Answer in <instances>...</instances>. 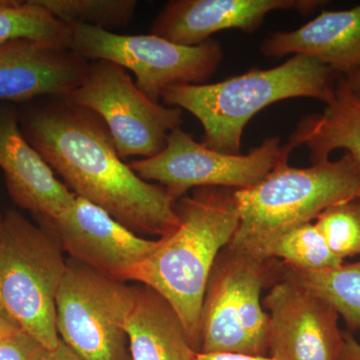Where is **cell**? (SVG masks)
Listing matches in <instances>:
<instances>
[{"instance_id":"obj_16","label":"cell","mask_w":360,"mask_h":360,"mask_svg":"<svg viewBox=\"0 0 360 360\" xmlns=\"http://www.w3.org/2000/svg\"><path fill=\"white\" fill-rule=\"evenodd\" d=\"M260 51L274 58L309 56L347 77L360 68V4L348 11H322L297 30L274 33Z\"/></svg>"},{"instance_id":"obj_20","label":"cell","mask_w":360,"mask_h":360,"mask_svg":"<svg viewBox=\"0 0 360 360\" xmlns=\"http://www.w3.org/2000/svg\"><path fill=\"white\" fill-rule=\"evenodd\" d=\"M290 269L305 288L321 296L338 311L350 331L359 330L360 260L319 271Z\"/></svg>"},{"instance_id":"obj_4","label":"cell","mask_w":360,"mask_h":360,"mask_svg":"<svg viewBox=\"0 0 360 360\" xmlns=\"http://www.w3.org/2000/svg\"><path fill=\"white\" fill-rule=\"evenodd\" d=\"M236 198L239 224L229 246L262 257L284 232L330 206L360 198V165L347 153L307 168L290 167L285 158L255 186L236 191Z\"/></svg>"},{"instance_id":"obj_18","label":"cell","mask_w":360,"mask_h":360,"mask_svg":"<svg viewBox=\"0 0 360 360\" xmlns=\"http://www.w3.org/2000/svg\"><path fill=\"white\" fill-rule=\"evenodd\" d=\"M292 148L304 146L312 163L329 160L343 149L360 165V103L340 75L335 96L321 113L303 116L290 136Z\"/></svg>"},{"instance_id":"obj_5","label":"cell","mask_w":360,"mask_h":360,"mask_svg":"<svg viewBox=\"0 0 360 360\" xmlns=\"http://www.w3.org/2000/svg\"><path fill=\"white\" fill-rule=\"evenodd\" d=\"M68 269L53 231L8 210L0 217V309L21 330L58 347L56 296Z\"/></svg>"},{"instance_id":"obj_1","label":"cell","mask_w":360,"mask_h":360,"mask_svg":"<svg viewBox=\"0 0 360 360\" xmlns=\"http://www.w3.org/2000/svg\"><path fill=\"white\" fill-rule=\"evenodd\" d=\"M18 113L25 139L78 198L139 236L162 238L179 226L176 201L122 160L110 130L94 111L54 96L35 99Z\"/></svg>"},{"instance_id":"obj_12","label":"cell","mask_w":360,"mask_h":360,"mask_svg":"<svg viewBox=\"0 0 360 360\" xmlns=\"http://www.w3.org/2000/svg\"><path fill=\"white\" fill-rule=\"evenodd\" d=\"M39 222L53 231L70 259L122 281L160 243V238H142L78 196L58 219Z\"/></svg>"},{"instance_id":"obj_7","label":"cell","mask_w":360,"mask_h":360,"mask_svg":"<svg viewBox=\"0 0 360 360\" xmlns=\"http://www.w3.org/2000/svg\"><path fill=\"white\" fill-rule=\"evenodd\" d=\"M68 25L70 49L86 60L110 61L131 71L136 86L155 103L169 87L205 84L224 59L221 45L212 39L186 46L150 33L120 34L78 23Z\"/></svg>"},{"instance_id":"obj_23","label":"cell","mask_w":360,"mask_h":360,"mask_svg":"<svg viewBox=\"0 0 360 360\" xmlns=\"http://www.w3.org/2000/svg\"><path fill=\"white\" fill-rule=\"evenodd\" d=\"M314 224L343 262L360 255V198L330 206L315 219Z\"/></svg>"},{"instance_id":"obj_6","label":"cell","mask_w":360,"mask_h":360,"mask_svg":"<svg viewBox=\"0 0 360 360\" xmlns=\"http://www.w3.org/2000/svg\"><path fill=\"white\" fill-rule=\"evenodd\" d=\"M286 265L225 246L206 284L200 352L267 356L269 314L262 292L281 281Z\"/></svg>"},{"instance_id":"obj_24","label":"cell","mask_w":360,"mask_h":360,"mask_svg":"<svg viewBox=\"0 0 360 360\" xmlns=\"http://www.w3.org/2000/svg\"><path fill=\"white\" fill-rule=\"evenodd\" d=\"M51 350L23 330L0 342V360H47Z\"/></svg>"},{"instance_id":"obj_25","label":"cell","mask_w":360,"mask_h":360,"mask_svg":"<svg viewBox=\"0 0 360 360\" xmlns=\"http://www.w3.org/2000/svg\"><path fill=\"white\" fill-rule=\"evenodd\" d=\"M195 360H277L274 357L229 354V352H198Z\"/></svg>"},{"instance_id":"obj_21","label":"cell","mask_w":360,"mask_h":360,"mask_svg":"<svg viewBox=\"0 0 360 360\" xmlns=\"http://www.w3.org/2000/svg\"><path fill=\"white\" fill-rule=\"evenodd\" d=\"M262 257L281 260L298 271H319L345 264L336 257L314 224L298 225L269 243Z\"/></svg>"},{"instance_id":"obj_27","label":"cell","mask_w":360,"mask_h":360,"mask_svg":"<svg viewBox=\"0 0 360 360\" xmlns=\"http://www.w3.org/2000/svg\"><path fill=\"white\" fill-rule=\"evenodd\" d=\"M20 330L18 324L0 309V342Z\"/></svg>"},{"instance_id":"obj_3","label":"cell","mask_w":360,"mask_h":360,"mask_svg":"<svg viewBox=\"0 0 360 360\" xmlns=\"http://www.w3.org/2000/svg\"><path fill=\"white\" fill-rule=\"evenodd\" d=\"M340 75L314 58L293 56L276 68H253L215 84L169 87L161 99L198 118L206 148L239 155L243 130L257 112L295 97L328 103Z\"/></svg>"},{"instance_id":"obj_13","label":"cell","mask_w":360,"mask_h":360,"mask_svg":"<svg viewBox=\"0 0 360 360\" xmlns=\"http://www.w3.org/2000/svg\"><path fill=\"white\" fill-rule=\"evenodd\" d=\"M322 4L319 0H170L153 20L150 34L196 46L222 30L257 32L272 11L311 13Z\"/></svg>"},{"instance_id":"obj_10","label":"cell","mask_w":360,"mask_h":360,"mask_svg":"<svg viewBox=\"0 0 360 360\" xmlns=\"http://www.w3.org/2000/svg\"><path fill=\"white\" fill-rule=\"evenodd\" d=\"M65 96L103 120L122 160L158 155L181 123L180 108L151 101L124 68L110 61H90L82 84Z\"/></svg>"},{"instance_id":"obj_19","label":"cell","mask_w":360,"mask_h":360,"mask_svg":"<svg viewBox=\"0 0 360 360\" xmlns=\"http://www.w3.org/2000/svg\"><path fill=\"white\" fill-rule=\"evenodd\" d=\"M18 39L70 47V27L37 0H0V44Z\"/></svg>"},{"instance_id":"obj_15","label":"cell","mask_w":360,"mask_h":360,"mask_svg":"<svg viewBox=\"0 0 360 360\" xmlns=\"http://www.w3.org/2000/svg\"><path fill=\"white\" fill-rule=\"evenodd\" d=\"M0 168L11 200L37 220L56 219L75 203L77 195L25 139L18 108L7 103H0Z\"/></svg>"},{"instance_id":"obj_30","label":"cell","mask_w":360,"mask_h":360,"mask_svg":"<svg viewBox=\"0 0 360 360\" xmlns=\"http://www.w3.org/2000/svg\"><path fill=\"white\" fill-rule=\"evenodd\" d=\"M0 217H1V214H0Z\"/></svg>"},{"instance_id":"obj_22","label":"cell","mask_w":360,"mask_h":360,"mask_svg":"<svg viewBox=\"0 0 360 360\" xmlns=\"http://www.w3.org/2000/svg\"><path fill=\"white\" fill-rule=\"evenodd\" d=\"M40 6L66 25H84L116 32L134 20L135 0H37Z\"/></svg>"},{"instance_id":"obj_17","label":"cell","mask_w":360,"mask_h":360,"mask_svg":"<svg viewBox=\"0 0 360 360\" xmlns=\"http://www.w3.org/2000/svg\"><path fill=\"white\" fill-rule=\"evenodd\" d=\"M125 323L131 360H195L179 315L156 291L136 283Z\"/></svg>"},{"instance_id":"obj_26","label":"cell","mask_w":360,"mask_h":360,"mask_svg":"<svg viewBox=\"0 0 360 360\" xmlns=\"http://www.w3.org/2000/svg\"><path fill=\"white\" fill-rule=\"evenodd\" d=\"M338 360H360V343L350 333H343V345Z\"/></svg>"},{"instance_id":"obj_9","label":"cell","mask_w":360,"mask_h":360,"mask_svg":"<svg viewBox=\"0 0 360 360\" xmlns=\"http://www.w3.org/2000/svg\"><path fill=\"white\" fill-rule=\"evenodd\" d=\"M292 149L288 142L281 144L278 137H269L246 155H227L206 148L179 127L168 134L160 153L131 161L129 167L146 181L165 187L176 201L198 187L240 191L255 186L290 158Z\"/></svg>"},{"instance_id":"obj_2","label":"cell","mask_w":360,"mask_h":360,"mask_svg":"<svg viewBox=\"0 0 360 360\" xmlns=\"http://www.w3.org/2000/svg\"><path fill=\"white\" fill-rule=\"evenodd\" d=\"M179 226L127 277L160 293L179 315L189 343L201 347V309L208 277L239 224L236 191L198 187L175 202Z\"/></svg>"},{"instance_id":"obj_8","label":"cell","mask_w":360,"mask_h":360,"mask_svg":"<svg viewBox=\"0 0 360 360\" xmlns=\"http://www.w3.org/2000/svg\"><path fill=\"white\" fill-rule=\"evenodd\" d=\"M136 286L68 259L56 296L59 338L84 360H131L125 323Z\"/></svg>"},{"instance_id":"obj_28","label":"cell","mask_w":360,"mask_h":360,"mask_svg":"<svg viewBox=\"0 0 360 360\" xmlns=\"http://www.w3.org/2000/svg\"><path fill=\"white\" fill-rule=\"evenodd\" d=\"M47 360H84L80 359L75 352H73L68 345L60 340L58 347L51 350Z\"/></svg>"},{"instance_id":"obj_29","label":"cell","mask_w":360,"mask_h":360,"mask_svg":"<svg viewBox=\"0 0 360 360\" xmlns=\"http://www.w3.org/2000/svg\"><path fill=\"white\" fill-rule=\"evenodd\" d=\"M345 77V84L355 98L360 103V68Z\"/></svg>"},{"instance_id":"obj_14","label":"cell","mask_w":360,"mask_h":360,"mask_svg":"<svg viewBox=\"0 0 360 360\" xmlns=\"http://www.w3.org/2000/svg\"><path fill=\"white\" fill-rule=\"evenodd\" d=\"M90 61L70 47L37 40L0 44V103H30L68 96L79 86Z\"/></svg>"},{"instance_id":"obj_11","label":"cell","mask_w":360,"mask_h":360,"mask_svg":"<svg viewBox=\"0 0 360 360\" xmlns=\"http://www.w3.org/2000/svg\"><path fill=\"white\" fill-rule=\"evenodd\" d=\"M269 314V355L277 360H338L343 333L340 314L286 266L262 300Z\"/></svg>"}]
</instances>
